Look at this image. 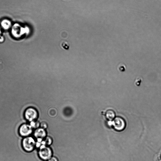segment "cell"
<instances>
[{"label": "cell", "instance_id": "cell-1", "mask_svg": "<svg viewBox=\"0 0 161 161\" xmlns=\"http://www.w3.org/2000/svg\"><path fill=\"white\" fill-rule=\"evenodd\" d=\"M21 145L24 151L31 152L36 147V140L34 137L30 136L24 137L22 141Z\"/></svg>", "mask_w": 161, "mask_h": 161}, {"label": "cell", "instance_id": "cell-2", "mask_svg": "<svg viewBox=\"0 0 161 161\" xmlns=\"http://www.w3.org/2000/svg\"><path fill=\"white\" fill-rule=\"evenodd\" d=\"M39 148L38 154L41 159L47 161L52 157L53 153L50 148L47 146L43 145Z\"/></svg>", "mask_w": 161, "mask_h": 161}, {"label": "cell", "instance_id": "cell-3", "mask_svg": "<svg viewBox=\"0 0 161 161\" xmlns=\"http://www.w3.org/2000/svg\"><path fill=\"white\" fill-rule=\"evenodd\" d=\"M39 114L37 110L33 107H29L25 111L24 116L25 119L28 121L31 122L37 120Z\"/></svg>", "mask_w": 161, "mask_h": 161}, {"label": "cell", "instance_id": "cell-4", "mask_svg": "<svg viewBox=\"0 0 161 161\" xmlns=\"http://www.w3.org/2000/svg\"><path fill=\"white\" fill-rule=\"evenodd\" d=\"M33 132V128L28 124H22L20 126L18 129L19 135L24 137L30 136Z\"/></svg>", "mask_w": 161, "mask_h": 161}, {"label": "cell", "instance_id": "cell-5", "mask_svg": "<svg viewBox=\"0 0 161 161\" xmlns=\"http://www.w3.org/2000/svg\"><path fill=\"white\" fill-rule=\"evenodd\" d=\"M11 32L13 36L19 37L27 34V30L25 27H22L18 23H16L11 27Z\"/></svg>", "mask_w": 161, "mask_h": 161}, {"label": "cell", "instance_id": "cell-6", "mask_svg": "<svg viewBox=\"0 0 161 161\" xmlns=\"http://www.w3.org/2000/svg\"><path fill=\"white\" fill-rule=\"evenodd\" d=\"M112 125L114 129L118 131H123L126 127V123L124 119L117 117L114 119Z\"/></svg>", "mask_w": 161, "mask_h": 161}, {"label": "cell", "instance_id": "cell-7", "mask_svg": "<svg viewBox=\"0 0 161 161\" xmlns=\"http://www.w3.org/2000/svg\"><path fill=\"white\" fill-rule=\"evenodd\" d=\"M34 136L37 139H43L47 136V132L45 129L42 128H38L35 130L34 133Z\"/></svg>", "mask_w": 161, "mask_h": 161}, {"label": "cell", "instance_id": "cell-8", "mask_svg": "<svg viewBox=\"0 0 161 161\" xmlns=\"http://www.w3.org/2000/svg\"><path fill=\"white\" fill-rule=\"evenodd\" d=\"M1 25L2 28L6 30L9 29L12 26L11 21L6 19L3 20L1 22Z\"/></svg>", "mask_w": 161, "mask_h": 161}, {"label": "cell", "instance_id": "cell-9", "mask_svg": "<svg viewBox=\"0 0 161 161\" xmlns=\"http://www.w3.org/2000/svg\"><path fill=\"white\" fill-rule=\"evenodd\" d=\"M115 116L114 112L111 110L107 111L105 114L106 118L109 121H111L114 119Z\"/></svg>", "mask_w": 161, "mask_h": 161}, {"label": "cell", "instance_id": "cell-10", "mask_svg": "<svg viewBox=\"0 0 161 161\" xmlns=\"http://www.w3.org/2000/svg\"><path fill=\"white\" fill-rule=\"evenodd\" d=\"M29 124L33 129H37L40 126V124L37 120L34 121L30 122Z\"/></svg>", "mask_w": 161, "mask_h": 161}, {"label": "cell", "instance_id": "cell-11", "mask_svg": "<svg viewBox=\"0 0 161 161\" xmlns=\"http://www.w3.org/2000/svg\"><path fill=\"white\" fill-rule=\"evenodd\" d=\"M57 113V110L54 108H51L48 111L49 115L51 117H55L56 116Z\"/></svg>", "mask_w": 161, "mask_h": 161}, {"label": "cell", "instance_id": "cell-12", "mask_svg": "<svg viewBox=\"0 0 161 161\" xmlns=\"http://www.w3.org/2000/svg\"><path fill=\"white\" fill-rule=\"evenodd\" d=\"M43 144L47 146L50 145L52 143V140L51 138L50 137H47L45 138L43 140Z\"/></svg>", "mask_w": 161, "mask_h": 161}, {"label": "cell", "instance_id": "cell-13", "mask_svg": "<svg viewBox=\"0 0 161 161\" xmlns=\"http://www.w3.org/2000/svg\"><path fill=\"white\" fill-rule=\"evenodd\" d=\"M143 79L141 78H138L136 79L134 84L137 86H139L142 81Z\"/></svg>", "mask_w": 161, "mask_h": 161}, {"label": "cell", "instance_id": "cell-14", "mask_svg": "<svg viewBox=\"0 0 161 161\" xmlns=\"http://www.w3.org/2000/svg\"><path fill=\"white\" fill-rule=\"evenodd\" d=\"M118 69L119 71L123 72L125 71L126 70V67L124 65L120 64L118 66Z\"/></svg>", "mask_w": 161, "mask_h": 161}, {"label": "cell", "instance_id": "cell-15", "mask_svg": "<svg viewBox=\"0 0 161 161\" xmlns=\"http://www.w3.org/2000/svg\"><path fill=\"white\" fill-rule=\"evenodd\" d=\"M61 47L64 49L67 50L69 48V46L68 43L66 42H63L61 43Z\"/></svg>", "mask_w": 161, "mask_h": 161}, {"label": "cell", "instance_id": "cell-16", "mask_svg": "<svg viewBox=\"0 0 161 161\" xmlns=\"http://www.w3.org/2000/svg\"><path fill=\"white\" fill-rule=\"evenodd\" d=\"M41 127L44 129H47L48 127V125L47 123L45 122H43L40 124Z\"/></svg>", "mask_w": 161, "mask_h": 161}, {"label": "cell", "instance_id": "cell-17", "mask_svg": "<svg viewBox=\"0 0 161 161\" xmlns=\"http://www.w3.org/2000/svg\"><path fill=\"white\" fill-rule=\"evenodd\" d=\"M48 161H59L58 159L56 157H52Z\"/></svg>", "mask_w": 161, "mask_h": 161}, {"label": "cell", "instance_id": "cell-18", "mask_svg": "<svg viewBox=\"0 0 161 161\" xmlns=\"http://www.w3.org/2000/svg\"><path fill=\"white\" fill-rule=\"evenodd\" d=\"M3 40H4L3 37L0 36V42L3 41Z\"/></svg>", "mask_w": 161, "mask_h": 161}, {"label": "cell", "instance_id": "cell-19", "mask_svg": "<svg viewBox=\"0 0 161 161\" xmlns=\"http://www.w3.org/2000/svg\"><path fill=\"white\" fill-rule=\"evenodd\" d=\"M1 33H2V30H1V27H0V35H1Z\"/></svg>", "mask_w": 161, "mask_h": 161}, {"label": "cell", "instance_id": "cell-20", "mask_svg": "<svg viewBox=\"0 0 161 161\" xmlns=\"http://www.w3.org/2000/svg\"></svg>", "mask_w": 161, "mask_h": 161}]
</instances>
